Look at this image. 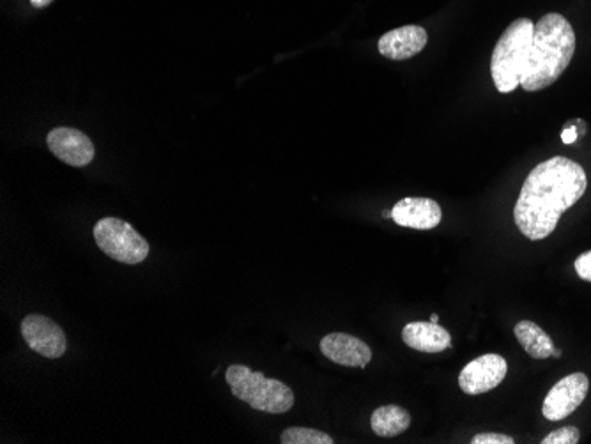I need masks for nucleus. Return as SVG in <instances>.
Wrapping results in <instances>:
<instances>
[{
	"instance_id": "nucleus-23",
	"label": "nucleus",
	"mask_w": 591,
	"mask_h": 444,
	"mask_svg": "<svg viewBox=\"0 0 591 444\" xmlns=\"http://www.w3.org/2000/svg\"><path fill=\"white\" fill-rule=\"evenodd\" d=\"M551 356H554V358H561V351H558V349H554L553 354H551Z\"/></svg>"
},
{
	"instance_id": "nucleus-12",
	"label": "nucleus",
	"mask_w": 591,
	"mask_h": 444,
	"mask_svg": "<svg viewBox=\"0 0 591 444\" xmlns=\"http://www.w3.org/2000/svg\"><path fill=\"white\" fill-rule=\"evenodd\" d=\"M427 31L420 25H406L393 31L386 32L383 38L379 39L377 48L379 54L392 59V61H406L415 55L420 54L427 45Z\"/></svg>"
},
{
	"instance_id": "nucleus-9",
	"label": "nucleus",
	"mask_w": 591,
	"mask_h": 444,
	"mask_svg": "<svg viewBox=\"0 0 591 444\" xmlns=\"http://www.w3.org/2000/svg\"><path fill=\"white\" fill-rule=\"evenodd\" d=\"M48 149L55 158L71 167H85L94 158V144L91 138L75 128H55L47 137Z\"/></svg>"
},
{
	"instance_id": "nucleus-16",
	"label": "nucleus",
	"mask_w": 591,
	"mask_h": 444,
	"mask_svg": "<svg viewBox=\"0 0 591 444\" xmlns=\"http://www.w3.org/2000/svg\"><path fill=\"white\" fill-rule=\"evenodd\" d=\"M282 444H333L335 441L331 436L324 434L321 430L303 429V427H292L284 430L280 437Z\"/></svg>"
},
{
	"instance_id": "nucleus-11",
	"label": "nucleus",
	"mask_w": 591,
	"mask_h": 444,
	"mask_svg": "<svg viewBox=\"0 0 591 444\" xmlns=\"http://www.w3.org/2000/svg\"><path fill=\"white\" fill-rule=\"evenodd\" d=\"M321 351L328 360L349 368H365L372 360L369 345L346 333H330L321 340Z\"/></svg>"
},
{
	"instance_id": "nucleus-3",
	"label": "nucleus",
	"mask_w": 591,
	"mask_h": 444,
	"mask_svg": "<svg viewBox=\"0 0 591 444\" xmlns=\"http://www.w3.org/2000/svg\"><path fill=\"white\" fill-rule=\"evenodd\" d=\"M535 23L530 18H519L501 34L491 57L492 82L501 94L521 87L528 68Z\"/></svg>"
},
{
	"instance_id": "nucleus-21",
	"label": "nucleus",
	"mask_w": 591,
	"mask_h": 444,
	"mask_svg": "<svg viewBox=\"0 0 591 444\" xmlns=\"http://www.w3.org/2000/svg\"><path fill=\"white\" fill-rule=\"evenodd\" d=\"M50 2H54V0H31V4L34 8H47Z\"/></svg>"
},
{
	"instance_id": "nucleus-18",
	"label": "nucleus",
	"mask_w": 591,
	"mask_h": 444,
	"mask_svg": "<svg viewBox=\"0 0 591 444\" xmlns=\"http://www.w3.org/2000/svg\"><path fill=\"white\" fill-rule=\"evenodd\" d=\"M514 437L505 436V434H496V432H485V434H476L471 439V444H514Z\"/></svg>"
},
{
	"instance_id": "nucleus-8",
	"label": "nucleus",
	"mask_w": 591,
	"mask_h": 444,
	"mask_svg": "<svg viewBox=\"0 0 591 444\" xmlns=\"http://www.w3.org/2000/svg\"><path fill=\"white\" fill-rule=\"evenodd\" d=\"M507 372V360L503 356L484 354L476 360L469 361L468 365L462 368L459 386L468 395H482L498 388L507 377Z\"/></svg>"
},
{
	"instance_id": "nucleus-2",
	"label": "nucleus",
	"mask_w": 591,
	"mask_h": 444,
	"mask_svg": "<svg viewBox=\"0 0 591 444\" xmlns=\"http://www.w3.org/2000/svg\"><path fill=\"white\" fill-rule=\"evenodd\" d=\"M576 54V32L565 16L547 13L538 20L531 43L528 68L522 77L524 91L537 92L553 85Z\"/></svg>"
},
{
	"instance_id": "nucleus-20",
	"label": "nucleus",
	"mask_w": 591,
	"mask_h": 444,
	"mask_svg": "<svg viewBox=\"0 0 591 444\" xmlns=\"http://www.w3.org/2000/svg\"><path fill=\"white\" fill-rule=\"evenodd\" d=\"M577 137H579V135H577L576 128H567V130L561 131V140H563V144H574Z\"/></svg>"
},
{
	"instance_id": "nucleus-7",
	"label": "nucleus",
	"mask_w": 591,
	"mask_h": 444,
	"mask_svg": "<svg viewBox=\"0 0 591 444\" xmlns=\"http://www.w3.org/2000/svg\"><path fill=\"white\" fill-rule=\"evenodd\" d=\"M22 337L34 353L45 358L55 360L68 351V342L61 326L45 315H27L22 321Z\"/></svg>"
},
{
	"instance_id": "nucleus-5",
	"label": "nucleus",
	"mask_w": 591,
	"mask_h": 444,
	"mask_svg": "<svg viewBox=\"0 0 591 444\" xmlns=\"http://www.w3.org/2000/svg\"><path fill=\"white\" fill-rule=\"evenodd\" d=\"M93 232L101 252L114 261L133 266L146 261L149 255V243L124 220L112 216L101 218Z\"/></svg>"
},
{
	"instance_id": "nucleus-14",
	"label": "nucleus",
	"mask_w": 591,
	"mask_h": 444,
	"mask_svg": "<svg viewBox=\"0 0 591 444\" xmlns=\"http://www.w3.org/2000/svg\"><path fill=\"white\" fill-rule=\"evenodd\" d=\"M411 425V416L404 407H377L370 416V427L379 437H395L404 434Z\"/></svg>"
},
{
	"instance_id": "nucleus-1",
	"label": "nucleus",
	"mask_w": 591,
	"mask_h": 444,
	"mask_svg": "<svg viewBox=\"0 0 591 444\" xmlns=\"http://www.w3.org/2000/svg\"><path fill=\"white\" fill-rule=\"evenodd\" d=\"M588 179L583 167L565 156L542 161L522 184L515 204L517 229L531 241L553 234L561 215L583 199Z\"/></svg>"
},
{
	"instance_id": "nucleus-17",
	"label": "nucleus",
	"mask_w": 591,
	"mask_h": 444,
	"mask_svg": "<svg viewBox=\"0 0 591 444\" xmlns=\"http://www.w3.org/2000/svg\"><path fill=\"white\" fill-rule=\"evenodd\" d=\"M581 439V432L577 427H563L560 430H554L551 434L540 441L542 444H577Z\"/></svg>"
},
{
	"instance_id": "nucleus-22",
	"label": "nucleus",
	"mask_w": 591,
	"mask_h": 444,
	"mask_svg": "<svg viewBox=\"0 0 591 444\" xmlns=\"http://www.w3.org/2000/svg\"><path fill=\"white\" fill-rule=\"evenodd\" d=\"M430 322H436V324H438V322H439V315L438 314H432V315H430Z\"/></svg>"
},
{
	"instance_id": "nucleus-19",
	"label": "nucleus",
	"mask_w": 591,
	"mask_h": 444,
	"mask_svg": "<svg viewBox=\"0 0 591 444\" xmlns=\"http://www.w3.org/2000/svg\"><path fill=\"white\" fill-rule=\"evenodd\" d=\"M574 266H576L579 278H583L584 282H591V250L579 255Z\"/></svg>"
},
{
	"instance_id": "nucleus-13",
	"label": "nucleus",
	"mask_w": 591,
	"mask_h": 444,
	"mask_svg": "<svg viewBox=\"0 0 591 444\" xmlns=\"http://www.w3.org/2000/svg\"><path fill=\"white\" fill-rule=\"evenodd\" d=\"M402 340L420 353H443L452 347L450 333L436 322H409L402 330Z\"/></svg>"
},
{
	"instance_id": "nucleus-6",
	"label": "nucleus",
	"mask_w": 591,
	"mask_h": 444,
	"mask_svg": "<svg viewBox=\"0 0 591 444\" xmlns=\"http://www.w3.org/2000/svg\"><path fill=\"white\" fill-rule=\"evenodd\" d=\"M590 388V379L586 374L576 372L563 377L547 393L542 407V414L549 422H561L583 404Z\"/></svg>"
},
{
	"instance_id": "nucleus-15",
	"label": "nucleus",
	"mask_w": 591,
	"mask_h": 444,
	"mask_svg": "<svg viewBox=\"0 0 591 444\" xmlns=\"http://www.w3.org/2000/svg\"><path fill=\"white\" fill-rule=\"evenodd\" d=\"M515 337L521 342L524 351L530 354L531 358L545 360L554 351V344L551 337L545 333L538 324L531 321H521L515 324Z\"/></svg>"
},
{
	"instance_id": "nucleus-10",
	"label": "nucleus",
	"mask_w": 591,
	"mask_h": 444,
	"mask_svg": "<svg viewBox=\"0 0 591 444\" xmlns=\"http://www.w3.org/2000/svg\"><path fill=\"white\" fill-rule=\"evenodd\" d=\"M393 222L406 229L430 230L436 229L443 213L438 202L423 197H407L395 204L392 209Z\"/></svg>"
},
{
	"instance_id": "nucleus-4",
	"label": "nucleus",
	"mask_w": 591,
	"mask_h": 444,
	"mask_svg": "<svg viewBox=\"0 0 591 444\" xmlns=\"http://www.w3.org/2000/svg\"><path fill=\"white\" fill-rule=\"evenodd\" d=\"M227 383L232 395L261 413H287L294 406V393L287 384L269 379L262 372H254L245 365L227 368Z\"/></svg>"
}]
</instances>
